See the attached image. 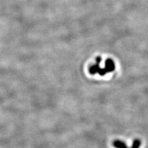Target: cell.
I'll return each mask as SVG.
<instances>
[{
	"mask_svg": "<svg viewBox=\"0 0 148 148\" xmlns=\"http://www.w3.org/2000/svg\"><path fill=\"white\" fill-rule=\"evenodd\" d=\"M114 146L117 148H127L123 143L120 141H115L114 142Z\"/></svg>",
	"mask_w": 148,
	"mask_h": 148,
	"instance_id": "1",
	"label": "cell"
}]
</instances>
